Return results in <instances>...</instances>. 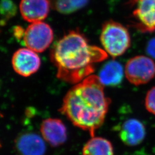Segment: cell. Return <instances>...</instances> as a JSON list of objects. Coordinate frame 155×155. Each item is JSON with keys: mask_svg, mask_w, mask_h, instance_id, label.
Returning <instances> with one entry per match:
<instances>
[{"mask_svg": "<svg viewBox=\"0 0 155 155\" xmlns=\"http://www.w3.org/2000/svg\"><path fill=\"white\" fill-rule=\"evenodd\" d=\"M82 155H114V150L108 140L94 136L84 145Z\"/></svg>", "mask_w": 155, "mask_h": 155, "instance_id": "obj_13", "label": "cell"}, {"mask_svg": "<svg viewBox=\"0 0 155 155\" xmlns=\"http://www.w3.org/2000/svg\"><path fill=\"white\" fill-rule=\"evenodd\" d=\"M17 6L12 0H1L0 12H1V25H5L17 13Z\"/></svg>", "mask_w": 155, "mask_h": 155, "instance_id": "obj_15", "label": "cell"}, {"mask_svg": "<svg viewBox=\"0 0 155 155\" xmlns=\"http://www.w3.org/2000/svg\"><path fill=\"white\" fill-rule=\"evenodd\" d=\"M145 129L142 122L134 118L129 119L122 124L119 130V136L127 146H136L143 142L145 137Z\"/></svg>", "mask_w": 155, "mask_h": 155, "instance_id": "obj_10", "label": "cell"}, {"mask_svg": "<svg viewBox=\"0 0 155 155\" xmlns=\"http://www.w3.org/2000/svg\"><path fill=\"white\" fill-rule=\"evenodd\" d=\"M98 77L104 86H116L122 82L124 70L122 65L116 61L106 63L100 71Z\"/></svg>", "mask_w": 155, "mask_h": 155, "instance_id": "obj_12", "label": "cell"}, {"mask_svg": "<svg viewBox=\"0 0 155 155\" xmlns=\"http://www.w3.org/2000/svg\"><path fill=\"white\" fill-rule=\"evenodd\" d=\"M48 0H21L20 11L22 18L26 21H42L47 17L50 11Z\"/></svg>", "mask_w": 155, "mask_h": 155, "instance_id": "obj_9", "label": "cell"}, {"mask_svg": "<svg viewBox=\"0 0 155 155\" xmlns=\"http://www.w3.org/2000/svg\"><path fill=\"white\" fill-rule=\"evenodd\" d=\"M51 7L63 14H70L84 8L89 0H48Z\"/></svg>", "mask_w": 155, "mask_h": 155, "instance_id": "obj_14", "label": "cell"}, {"mask_svg": "<svg viewBox=\"0 0 155 155\" xmlns=\"http://www.w3.org/2000/svg\"><path fill=\"white\" fill-rule=\"evenodd\" d=\"M16 146L21 155H44L46 150L44 139L35 133L22 134L17 140Z\"/></svg>", "mask_w": 155, "mask_h": 155, "instance_id": "obj_11", "label": "cell"}, {"mask_svg": "<svg viewBox=\"0 0 155 155\" xmlns=\"http://www.w3.org/2000/svg\"><path fill=\"white\" fill-rule=\"evenodd\" d=\"M22 39L27 48L36 52H42L52 42L54 33L47 23L43 21L33 22L24 31Z\"/></svg>", "mask_w": 155, "mask_h": 155, "instance_id": "obj_5", "label": "cell"}, {"mask_svg": "<svg viewBox=\"0 0 155 155\" xmlns=\"http://www.w3.org/2000/svg\"><path fill=\"white\" fill-rule=\"evenodd\" d=\"M40 132L43 139L54 147L64 144L67 139L66 127L64 123L58 118H50L43 121Z\"/></svg>", "mask_w": 155, "mask_h": 155, "instance_id": "obj_8", "label": "cell"}, {"mask_svg": "<svg viewBox=\"0 0 155 155\" xmlns=\"http://www.w3.org/2000/svg\"><path fill=\"white\" fill-rule=\"evenodd\" d=\"M107 57L105 50L90 45L85 36L77 31L63 36L50 53L51 61L57 68V77L74 84L92 75L95 65Z\"/></svg>", "mask_w": 155, "mask_h": 155, "instance_id": "obj_2", "label": "cell"}, {"mask_svg": "<svg viewBox=\"0 0 155 155\" xmlns=\"http://www.w3.org/2000/svg\"><path fill=\"white\" fill-rule=\"evenodd\" d=\"M104 86L98 76L91 75L68 90L60 108L74 126L88 132L91 137L103 125L110 104Z\"/></svg>", "mask_w": 155, "mask_h": 155, "instance_id": "obj_1", "label": "cell"}, {"mask_svg": "<svg viewBox=\"0 0 155 155\" xmlns=\"http://www.w3.org/2000/svg\"><path fill=\"white\" fill-rule=\"evenodd\" d=\"M146 51L150 56L155 59V37L148 41Z\"/></svg>", "mask_w": 155, "mask_h": 155, "instance_id": "obj_17", "label": "cell"}, {"mask_svg": "<svg viewBox=\"0 0 155 155\" xmlns=\"http://www.w3.org/2000/svg\"><path fill=\"white\" fill-rule=\"evenodd\" d=\"M146 109L155 115V86L148 91L145 99Z\"/></svg>", "mask_w": 155, "mask_h": 155, "instance_id": "obj_16", "label": "cell"}, {"mask_svg": "<svg viewBox=\"0 0 155 155\" xmlns=\"http://www.w3.org/2000/svg\"><path fill=\"white\" fill-rule=\"evenodd\" d=\"M125 74L128 81L135 86L148 83L155 77V62L145 56H136L127 61Z\"/></svg>", "mask_w": 155, "mask_h": 155, "instance_id": "obj_4", "label": "cell"}, {"mask_svg": "<svg viewBox=\"0 0 155 155\" xmlns=\"http://www.w3.org/2000/svg\"><path fill=\"white\" fill-rule=\"evenodd\" d=\"M100 40L104 50L113 58L123 55L131 45L127 28L113 20L106 21L102 25Z\"/></svg>", "mask_w": 155, "mask_h": 155, "instance_id": "obj_3", "label": "cell"}, {"mask_svg": "<svg viewBox=\"0 0 155 155\" xmlns=\"http://www.w3.org/2000/svg\"><path fill=\"white\" fill-rule=\"evenodd\" d=\"M12 64L15 72L22 77H28L38 71L41 61L36 52L22 48L17 50L13 55Z\"/></svg>", "mask_w": 155, "mask_h": 155, "instance_id": "obj_7", "label": "cell"}, {"mask_svg": "<svg viewBox=\"0 0 155 155\" xmlns=\"http://www.w3.org/2000/svg\"><path fill=\"white\" fill-rule=\"evenodd\" d=\"M133 26L143 33L155 31V0H132Z\"/></svg>", "mask_w": 155, "mask_h": 155, "instance_id": "obj_6", "label": "cell"}]
</instances>
